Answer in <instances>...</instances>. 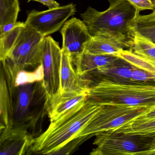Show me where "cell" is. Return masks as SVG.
<instances>
[{"mask_svg":"<svg viewBox=\"0 0 155 155\" xmlns=\"http://www.w3.org/2000/svg\"><path fill=\"white\" fill-rule=\"evenodd\" d=\"M148 155H155V150L150 152Z\"/></svg>","mask_w":155,"mask_h":155,"instance_id":"cell-29","label":"cell"},{"mask_svg":"<svg viewBox=\"0 0 155 155\" xmlns=\"http://www.w3.org/2000/svg\"><path fill=\"white\" fill-rule=\"evenodd\" d=\"M118 57L113 55H95L84 51L72 60L80 76L113 63Z\"/></svg>","mask_w":155,"mask_h":155,"instance_id":"cell-16","label":"cell"},{"mask_svg":"<svg viewBox=\"0 0 155 155\" xmlns=\"http://www.w3.org/2000/svg\"><path fill=\"white\" fill-rule=\"evenodd\" d=\"M76 12V6L72 3L43 11L32 10L28 14L25 23L45 37L59 30Z\"/></svg>","mask_w":155,"mask_h":155,"instance_id":"cell-9","label":"cell"},{"mask_svg":"<svg viewBox=\"0 0 155 155\" xmlns=\"http://www.w3.org/2000/svg\"><path fill=\"white\" fill-rule=\"evenodd\" d=\"M60 32L63 40L61 49L68 52L72 60L83 53L86 44L92 38L84 21L75 18L66 21Z\"/></svg>","mask_w":155,"mask_h":155,"instance_id":"cell-10","label":"cell"},{"mask_svg":"<svg viewBox=\"0 0 155 155\" xmlns=\"http://www.w3.org/2000/svg\"><path fill=\"white\" fill-rule=\"evenodd\" d=\"M102 107L87 100L76 105L58 119L50 122L48 129L34 139L28 154L58 155L76 139L78 134Z\"/></svg>","mask_w":155,"mask_h":155,"instance_id":"cell-1","label":"cell"},{"mask_svg":"<svg viewBox=\"0 0 155 155\" xmlns=\"http://www.w3.org/2000/svg\"><path fill=\"white\" fill-rule=\"evenodd\" d=\"M26 26L25 22H17L11 30L0 36V60L4 61L14 47L21 33Z\"/></svg>","mask_w":155,"mask_h":155,"instance_id":"cell-19","label":"cell"},{"mask_svg":"<svg viewBox=\"0 0 155 155\" xmlns=\"http://www.w3.org/2000/svg\"><path fill=\"white\" fill-rule=\"evenodd\" d=\"M87 100L98 105L123 104L155 108V85L103 81L89 87Z\"/></svg>","mask_w":155,"mask_h":155,"instance_id":"cell-3","label":"cell"},{"mask_svg":"<svg viewBox=\"0 0 155 155\" xmlns=\"http://www.w3.org/2000/svg\"><path fill=\"white\" fill-rule=\"evenodd\" d=\"M44 38L26 25L8 56L1 61L14 84L19 72L36 69L41 65V42Z\"/></svg>","mask_w":155,"mask_h":155,"instance_id":"cell-5","label":"cell"},{"mask_svg":"<svg viewBox=\"0 0 155 155\" xmlns=\"http://www.w3.org/2000/svg\"><path fill=\"white\" fill-rule=\"evenodd\" d=\"M0 116L1 130L10 126L12 121L13 91L15 84L1 67Z\"/></svg>","mask_w":155,"mask_h":155,"instance_id":"cell-14","label":"cell"},{"mask_svg":"<svg viewBox=\"0 0 155 155\" xmlns=\"http://www.w3.org/2000/svg\"><path fill=\"white\" fill-rule=\"evenodd\" d=\"M31 1L40 2L43 5L47 6L49 9L54 8L60 6L59 4L55 1V0H28V2Z\"/></svg>","mask_w":155,"mask_h":155,"instance_id":"cell-28","label":"cell"},{"mask_svg":"<svg viewBox=\"0 0 155 155\" xmlns=\"http://www.w3.org/2000/svg\"><path fill=\"white\" fill-rule=\"evenodd\" d=\"M107 1L109 7L105 11L89 7L81 14L82 21L91 37L112 38L130 49L135 36L132 21L136 16V9L127 0Z\"/></svg>","mask_w":155,"mask_h":155,"instance_id":"cell-2","label":"cell"},{"mask_svg":"<svg viewBox=\"0 0 155 155\" xmlns=\"http://www.w3.org/2000/svg\"><path fill=\"white\" fill-rule=\"evenodd\" d=\"M112 130L126 134L155 135V119L144 121L131 120Z\"/></svg>","mask_w":155,"mask_h":155,"instance_id":"cell-20","label":"cell"},{"mask_svg":"<svg viewBox=\"0 0 155 155\" xmlns=\"http://www.w3.org/2000/svg\"><path fill=\"white\" fill-rule=\"evenodd\" d=\"M35 138L23 128L8 126L1 130L0 155L28 154Z\"/></svg>","mask_w":155,"mask_h":155,"instance_id":"cell-12","label":"cell"},{"mask_svg":"<svg viewBox=\"0 0 155 155\" xmlns=\"http://www.w3.org/2000/svg\"><path fill=\"white\" fill-rule=\"evenodd\" d=\"M91 155H141L150 148L153 138L149 135L130 134L112 130L95 135Z\"/></svg>","mask_w":155,"mask_h":155,"instance_id":"cell-6","label":"cell"},{"mask_svg":"<svg viewBox=\"0 0 155 155\" xmlns=\"http://www.w3.org/2000/svg\"><path fill=\"white\" fill-rule=\"evenodd\" d=\"M59 92L67 91H81L89 89L85 87L82 77L80 76L73 66L72 59L68 52L61 49Z\"/></svg>","mask_w":155,"mask_h":155,"instance_id":"cell-15","label":"cell"},{"mask_svg":"<svg viewBox=\"0 0 155 155\" xmlns=\"http://www.w3.org/2000/svg\"><path fill=\"white\" fill-rule=\"evenodd\" d=\"M155 119V108L150 109L147 113L139 116L133 120V121H144Z\"/></svg>","mask_w":155,"mask_h":155,"instance_id":"cell-27","label":"cell"},{"mask_svg":"<svg viewBox=\"0 0 155 155\" xmlns=\"http://www.w3.org/2000/svg\"><path fill=\"white\" fill-rule=\"evenodd\" d=\"M136 9V16L142 11L155 9V0H127ZM135 16V17H136Z\"/></svg>","mask_w":155,"mask_h":155,"instance_id":"cell-26","label":"cell"},{"mask_svg":"<svg viewBox=\"0 0 155 155\" xmlns=\"http://www.w3.org/2000/svg\"><path fill=\"white\" fill-rule=\"evenodd\" d=\"M88 91L89 89L81 91H67L58 92L48 97L47 110L50 122L58 119L79 103L87 100Z\"/></svg>","mask_w":155,"mask_h":155,"instance_id":"cell-13","label":"cell"},{"mask_svg":"<svg viewBox=\"0 0 155 155\" xmlns=\"http://www.w3.org/2000/svg\"><path fill=\"white\" fill-rule=\"evenodd\" d=\"M41 52L43 84L48 97H50L60 91L62 51L58 42L48 36L41 41Z\"/></svg>","mask_w":155,"mask_h":155,"instance_id":"cell-8","label":"cell"},{"mask_svg":"<svg viewBox=\"0 0 155 155\" xmlns=\"http://www.w3.org/2000/svg\"><path fill=\"white\" fill-rule=\"evenodd\" d=\"M131 81L137 83L155 85V75L134 66Z\"/></svg>","mask_w":155,"mask_h":155,"instance_id":"cell-25","label":"cell"},{"mask_svg":"<svg viewBox=\"0 0 155 155\" xmlns=\"http://www.w3.org/2000/svg\"><path fill=\"white\" fill-rule=\"evenodd\" d=\"M115 56L123 59L138 68L155 75V61L136 55L128 50H123Z\"/></svg>","mask_w":155,"mask_h":155,"instance_id":"cell-23","label":"cell"},{"mask_svg":"<svg viewBox=\"0 0 155 155\" xmlns=\"http://www.w3.org/2000/svg\"><path fill=\"white\" fill-rule=\"evenodd\" d=\"M130 49L127 45L112 38L93 36L86 44L84 51L95 55H116L123 50Z\"/></svg>","mask_w":155,"mask_h":155,"instance_id":"cell-17","label":"cell"},{"mask_svg":"<svg viewBox=\"0 0 155 155\" xmlns=\"http://www.w3.org/2000/svg\"><path fill=\"white\" fill-rule=\"evenodd\" d=\"M44 78V71L42 65L39 66L35 71H22L18 73L15 80L16 87L36 81H42Z\"/></svg>","mask_w":155,"mask_h":155,"instance_id":"cell-24","label":"cell"},{"mask_svg":"<svg viewBox=\"0 0 155 155\" xmlns=\"http://www.w3.org/2000/svg\"><path fill=\"white\" fill-rule=\"evenodd\" d=\"M134 66L123 59L119 58L113 63L99 68L81 76L85 85H91L103 81L117 83H131Z\"/></svg>","mask_w":155,"mask_h":155,"instance_id":"cell-11","label":"cell"},{"mask_svg":"<svg viewBox=\"0 0 155 155\" xmlns=\"http://www.w3.org/2000/svg\"></svg>","mask_w":155,"mask_h":155,"instance_id":"cell-30","label":"cell"},{"mask_svg":"<svg viewBox=\"0 0 155 155\" xmlns=\"http://www.w3.org/2000/svg\"><path fill=\"white\" fill-rule=\"evenodd\" d=\"M129 50L136 55L155 61V44L144 37L135 34L133 46Z\"/></svg>","mask_w":155,"mask_h":155,"instance_id":"cell-22","label":"cell"},{"mask_svg":"<svg viewBox=\"0 0 155 155\" xmlns=\"http://www.w3.org/2000/svg\"><path fill=\"white\" fill-rule=\"evenodd\" d=\"M19 12L18 0H0V28L16 24Z\"/></svg>","mask_w":155,"mask_h":155,"instance_id":"cell-21","label":"cell"},{"mask_svg":"<svg viewBox=\"0 0 155 155\" xmlns=\"http://www.w3.org/2000/svg\"><path fill=\"white\" fill-rule=\"evenodd\" d=\"M48 99L43 81L16 87L9 126L23 128L34 137V129L41 127L44 117L48 115Z\"/></svg>","mask_w":155,"mask_h":155,"instance_id":"cell-4","label":"cell"},{"mask_svg":"<svg viewBox=\"0 0 155 155\" xmlns=\"http://www.w3.org/2000/svg\"><path fill=\"white\" fill-rule=\"evenodd\" d=\"M135 34L155 44V9L150 14L136 16L132 21Z\"/></svg>","mask_w":155,"mask_h":155,"instance_id":"cell-18","label":"cell"},{"mask_svg":"<svg viewBox=\"0 0 155 155\" xmlns=\"http://www.w3.org/2000/svg\"><path fill=\"white\" fill-rule=\"evenodd\" d=\"M152 108L123 104L102 105L101 110L76 137L90 138L103 131L113 130Z\"/></svg>","mask_w":155,"mask_h":155,"instance_id":"cell-7","label":"cell"}]
</instances>
